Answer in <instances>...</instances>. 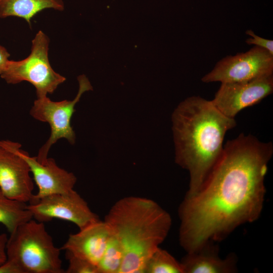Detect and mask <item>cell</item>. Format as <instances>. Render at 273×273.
<instances>
[{
	"instance_id": "obj_14",
	"label": "cell",
	"mask_w": 273,
	"mask_h": 273,
	"mask_svg": "<svg viewBox=\"0 0 273 273\" xmlns=\"http://www.w3.org/2000/svg\"><path fill=\"white\" fill-rule=\"evenodd\" d=\"M46 9L62 11L64 2L62 0H0V18L18 17L31 25L32 18Z\"/></svg>"
},
{
	"instance_id": "obj_4",
	"label": "cell",
	"mask_w": 273,
	"mask_h": 273,
	"mask_svg": "<svg viewBox=\"0 0 273 273\" xmlns=\"http://www.w3.org/2000/svg\"><path fill=\"white\" fill-rule=\"evenodd\" d=\"M60 250L43 222L32 219L20 225L8 238L7 259L23 273H63Z\"/></svg>"
},
{
	"instance_id": "obj_8",
	"label": "cell",
	"mask_w": 273,
	"mask_h": 273,
	"mask_svg": "<svg viewBox=\"0 0 273 273\" xmlns=\"http://www.w3.org/2000/svg\"><path fill=\"white\" fill-rule=\"evenodd\" d=\"M32 217L44 222L54 218L67 220L79 230L100 219L87 203L75 190L47 196L27 205Z\"/></svg>"
},
{
	"instance_id": "obj_5",
	"label": "cell",
	"mask_w": 273,
	"mask_h": 273,
	"mask_svg": "<svg viewBox=\"0 0 273 273\" xmlns=\"http://www.w3.org/2000/svg\"><path fill=\"white\" fill-rule=\"evenodd\" d=\"M49 42L48 36L38 31L32 40L29 55L20 61L9 60L1 78L9 84L29 82L35 87L37 98L52 94L66 78L55 71L50 64Z\"/></svg>"
},
{
	"instance_id": "obj_15",
	"label": "cell",
	"mask_w": 273,
	"mask_h": 273,
	"mask_svg": "<svg viewBox=\"0 0 273 273\" xmlns=\"http://www.w3.org/2000/svg\"><path fill=\"white\" fill-rule=\"evenodd\" d=\"M27 205L0 194V223L6 228L10 234L20 225L33 218Z\"/></svg>"
},
{
	"instance_id": "obj_6",
	"label": "cell",
	"mask_w": 273,
	"mask_h": 273,
	"mask_svg": "<svg viewBox=\"0 0 273 273\" xmlns=\"http://www.w3.org/2000/svg\"><path fill=\"white\" fill-rule=\"evenodd\" d=\"M77 80L78 91L73 100L56 102L47 96L37 98L30 110L33 118L48 123L51 128L50 137L39 149L36 156L40 163L47 161L50 149L59 139H65L71 145L75 142V133L71 125V119L75 111V106L84 93L93 89L89 80L84 75L78 76Z\"/></svg>"
},
{
	"instance_id": "obj_22",
	"label": "cell",
	"mask_w": 273,
	"mask_h": 273,
	"mask_svg": "<svg viewBox=\"0 0 273 273\" xmlns=\"http://www.w3.org/2000/svg\"><path fill=\"white\" fill-rule=\"evenodd\" d=\"M10 54L7 49L0 45V75L6 68Z\"/></svg>"
},
{
	"instance_id": "obj_17",
	"label": "cell",
	"mask_w": 273,
	"mask_h": 273,
	"mask_svg": "<svg viewBox=\"0 0 273 273\" xmlns=\"http://www.w3.org/2000/svg\"><path fill=\"white\" fill-rule=\"evenodd\" d=\"M144 273H184L180 262L167 251L158 247L147 260Z\"/></svg>"
},
{
	"instance_id": "obj_10",
	"label": "cell",
	"mask_w": 273,
	"mask_h": 273,
	"mask_svg": "<svg viewBox=\"0 0 273 273\" xmlns=\"http://www.w3.org/2000/svg\"><path fill=\"white\" fill-rule=\"evenodd\" d=\"M273 92V75L243 82L221 83L211 101L225 116L235 118L243 109L259 103Z\"/></svg>"
},
{
	"instance_id": "obj_1",
	"label": "cell",
	"mask_w": 273,
	"mask_h": 273,
	"mask_svg": "<svg viewBox=\"0 0 273 273\" xmlns=\"http://www.w3.org/2000/svg\"><path fill=\"white\" fill-rule=\"evenodd\" d=\"M273 154L271 142L241 133L223 146L221 157L201 189L185 195L178 208L179 241L190 252L219 241L259 218L265 177Z\"/></svg>"
},
{
	"instance_id": "obj_20",
	"label": "cell",
	"mask_w": 273,
	"mask_h": 273,
	"mask_svg": "<svg viewBox=\"0 0 273 273\" xmlns=\"http://www.w3.org/2000/svg\"><path fill=\"white\" fill-rule=\"evenodd\" d=\"M0 273H23L20 267L9 259L0 265Z\"/></svg>"
},
{
	"instance_id": "obj_18",
	"label": "cell",
	"mask_w": 273,
	"mask_h": 273,
	"mask_svg": "<svg viewBox=\"0 0 273 273\" xmlns=\"http://www.w3.org/2000/svg\"><path fill=\"white\" fill-rule=\"evenodd\" d=\"M68 260V267L66 273H99L97 265L81 258L66 252Z\"/></svg>"
},
{
	"instance_id": "obj_9",
	"label": "cell",
	"mask_w": 273,
	"mask_h": 273,
	"mask_svg": "<svg viewBox=\"0 0 273 273\" xmlns=\"http://www.w3.org/2000/svg\"><path fill=\"white\" fill-rule=\"evenodd\" d=\"M20 146L0 141V190L9 199L27 203L33 195L34 183L28 163L18 152Z\"/></svg>"
},
{
	"instance_id": "obj_11",
	"label": "cell",
	"mask_w": 273,
	"mask_h": 273,
	"mask_svg": "<svg viewBox=\"0 0 273 273\" xmlns=\"http://www.w3.org/2000/svg\"><path fill=\"white\" fill-rule=\"evenodd\" d=\"M18 153L28 163L33 179L38 187V192L33 194L29 204L50 195L64 193L73 190L76 183L75 175L60 167L55 160L48 158L44 163L38 161L36 157H31L28 153L18 148Z\"/></svg>"
},
{
	"instance_id": "obj_16",
	"label": "cell",
	"mask_w": 273,
	"mask_h": 273,
	"mask_svg": "<svg viewBox=\"0 0 273 273\" xmlns=\"http://www.w3.org/2000/svg\"><path fill=\"white\" fill-rule=\"evenodd\" d=\"M123 258V246L117 237L110 231L104 252L97 265L98 272L119 273Z\"/></svg>"
},
{
	"instance_id": "obj_21",
	"label": "cell",
	"mask_w": 273,
	"mask_h": 273,
	"mask_svg": "<svg viewBox=\"0 0 273 273\" xmlns=\"http://www.w3.org/2000/svg\"><path fill=\"white\" fill-rule=\"evenodd\" d=\"M8 238L6 234H0V265L7 259L6 247Z\"/></svg>"
},
{
	"instance_id": "obj_13",
	"label": "cell",
	"mask_w": 273,
	"mask_h": 273,
	"mask_svg": "<svg viewBox=\"0 0 273 273\" xmlns=\"http://www.w3.org/2000/svg\"><path fill=\"white\" fill-rule=\"evenodd\" d=\"M207 242L187 254L180 262L184 273H234L237 271V258L229 255L224 258L218 254V248Z\"/></svg>"
},
{
	"instance_id": "obj_12",
	"label": "cell",
	"mask_w": 273,
	"mask_h": 273,
	"mask_svg": "<svg viewBox=\"0 0 273 273\" xmlns=\"http://www.w3.org/2000/svg\"><path fill=\"white\" fill-rule=\"evenodd\" d=\"M110 235L108 225L104 220H100L79 230L77 233L69 235L60 249L97 266Z\"/></svg>"
},
{
	"instance_id": "obj_3",
	"label": "cell",
	"mask_w": 273,
	"mask_h": 273,
	"mask_svg": "<svg viewBox=\"0 0 273 273\" xmlns=\"http://www.w3.org/2000/svg\"><path fill=\"white\" fill-rule=\"evenodd\" d=\"M104 221L123 248L119 273H144L147 260L165 240L172 224L170 215L157 202L138 196L120 199Z\"/></svg>"
},
{
	"instance_id": "obj_7",
	"label": "cell",
	"mask_w": 273,
	"mask_h": 273,
	"mask_svg": "<svg viewBox=\"0 0 273 273\" xmlns=\"http://www.w3.org/2000/svg\"><path fill=\"white\" fill-rule=\"evenodd\" d=\"M273 75V55L254 46L249 51L228 56L201 79L205 83L243 82Z\"/></svg>"
},
{
	"instance_id": "obj_2",
	"label": "cell",
	"mask_w": 273,
	"mask_h": 273,
	"mask_svg": "<svg viewBox=\"0 0 273 273\" xmlns=\"http://www.w3.org/2000/svg\"><path fill=\"white\" fill-rule=\"evenodd\" d=\"M175 161L190 175L186 195L197 193L220 159L228 131L235 118L221 113L211 101L192 96L182 101L172 115Z\"/></svg>"
},
{
	"instance_id": "obj_19",
	"label": "cell",
	"mask_w": 273,
	"mask_h": 273,
	"mask_svg": "<svg viewBox=\"0 0 273 273\" xmlns=\"http://www.w3.org/2000/svg\"><path fill=\"white\" fill-rule=\"evenodd\" d=\"M246 33L251 36V37L246 39V43L262 48L273 55L272 40L267 39L257 36L252 30H247Z\"/></svg>"
},
{
	"instance_id": "obj_23",
	"label": "cell",
	"mask_w": 273,
	"mask_h": 273,
	"mask_svg": "<svg viewBox=\"0 0 273 273\" xmlns=\"http://www.w3.org/2000/svg\"><path fill=\"white\" fill-rule=\"evenodd\" d=\"M1 193H2V192H1V190H0V194H1Z\"/></svg>"
}]
</instances>
